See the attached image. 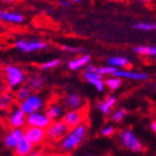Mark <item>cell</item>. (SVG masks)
<instances>
[{"label":"cell","mask_w":156,"mask_h":156,"mask_svg":"<svg viewBox=\"0 0 156 156\" xmlns=\"http://www.w3.org/2000/svg\"><path fill=\"white\" fill-rule=\"evenodd\" d=\"M86 132H87V128L84 125H80L78 127L72 128L69 131V133L60 141V148L65 152L76 148L84 140Z\"/></svg>","instance_id":"cell-1"},{"label":"cell","mask_w":156,"mask_h":156,"mask_svg":"<svg viewBox=\"0 0 156 156\" xmlns=\"http://www.w3.org/2000/svg\"><path fill=\"white\" fill-rule=\"evenodd\" d=\"M118 141L122 146H125L127 150L133 152L143 151V144L138 139V136L133 133L130 129H125L118 134Z\"/></svg>","instance_id":"cell-2"},{"label":"cell","mask_w":156,"mask_h":156,"mask_svg":"<svg viewBox=\"0 0 156 156\" xmlns=\"http://www.w3.org/2000/svg\"><path fill=\"white\" fill-rule=\"evenodd\" d=\"M70 131V127L63 120H55L46 129V138L50 141H61Z\"/></svg>","instance_id":"cell-3"},{"label":"cell","mask_w":156,"mask_h":156,"mask_svg":"<svg viewBox=\"0 0 156 156\" xmlns=\"http://www.w3.org/2000/svg\"><path fill=\"white\" fill-rule=\"evenodd\" d=\"M43 107H44V99L37 94H32L29 98L21 101V104H20V108L23 110L26 116L38 112Z\"/></svg>","instance_id":"cell-4"},{"label":"cell","mask_w":156,"mask_h":156,"mask_svg":"<svg viewBox=\"0 0 156 156\" xmlns=\"http://www.w3.org/2000/svg\"><path fill=\"white\" fill-rule=\"evenodd\" d=\"M5 73L7 83L10 87H16V86L21 85L25 80V74L23 73V71L16 66H5Z\"/></svg>","instance_id":"cell-5"},{"label":"cell","mask_w":156,"mask_h":156,"mask_svg":"<svg viewBox=\"0 0 156 156\" xmlns=\"http://www.w3.org/2000/svg\"><path fill=\"white\" fill-rule=\"evenodd\" d=\"M16 49L23 52H33L37 50H43L47 48V44L41 41H26V39H21L18 41L14 44Z\"/></svg>","instance_id":"cell-6"},{"label":"cell","mask_w":156,"mask_h":156,"mask_svg":"<svg viewBox=\"0 0 156 156\" xmlns=\"http://www.w3.org/2000/svg\"><path fill=\"white\" fill-rule=\"evenodd\" d=\"M51 123V120L46 115V112H35L26 117V125L29 127H37L47 129Z\"/></svg>","instance_id":"cell-7"},{"label":"cell","mask_w":156,"mask_h":156,"mask_svg":"<svg viewBox=\"0 0 156 156\" xmlns=\"http://www.w3.org/2000/svg\"><path fill=\"white\" fill-rule=\"evenodd\" d=\"M24 136L25 134L21 128H12V130L5 133V135L3 136V144L8 148H16Z\"/></svg>","instance_id":"cell-8"},{"label":"cell","mask_w":156,"mask_h":156,"mask_svg":"<svg viewBox=\"0 0 156 156\" xmlns=\"http://www.w3.org/2000/svg\"><path fill=\"white\" fill-rule=\"evenodd\" d=\"M26 116L23 110L19 108H13L8 116V123L11 128H22L26 123Z\"/></svg>","instance_id":"cell-9"},{"label":"cell","mask_w":156,"mask_h":156,"mask_svg":"<svg viewBox=\"0 0 156 156\" xmlns=\"http://www.w3.org/2000/svg\"><path fill=\"white\" fill-rule=\"evenodd\" d=\"M25 138H27L32 143L39 144L41 142L44 141L46 138V130L43 128H37V127H27L24 131Z\"/></svg>","instance_id":"cell-10"},{"label":"cell","mask_w":156,"mask_h":156,"mask_svg":"<svg viewBox=\"0 0 156 156\" xmlns=\"http://www.w3.org/2000/svg\"><path fill=\"white\" fill-rule=\"evenodd\" d=\"M63 121L72 129V128L82 125V121H83V114L76 109L68 110L65 114V116H63Z\"/></svg>","instance_id":"cell-11"},{"label":"cell","mask_w":156,"mask_h":156,"mask_svg":"<svg viewBox=\"0 0 156 156\" xmlns=\"http://www.w3.org/2000/svg\"><path fill=\"white\" fill-rule=\"evenodd\" d=\"M120 79H127V80H135V81H144L148 78V76L144 72H134L129 70H118L114 74Z\"/></svg>","instance_id":"cell-12"},{"label":"cell","mask_w":156,"mask_h":156,"mask_svg":"<svg viewBox=\"0 0 156 156\" xmlns=\"http://www.w3.org/2000/svg\"><path fill=\"white\" fill-rule=\"evenodd\" d=\"M65 105L70 109L79 110L83 106V99L78 93H69L65 97Z\"/></svg>","instance_id":"cell-13"},{"label":"cell","mask_w":156,"mask_h":156,"mask_svg":"<svg viewBox=\"0 0 156 156\" xmlns=\"http://www.w3.org/2000/svg\"><path fill=\"white\" fill-rule=\"evenodd\" d=\"M33 145L34 144L32 143L31 141L24 136L20 141V143L18 144V146L14 148L16 150V154L18 156H29L32 153V151H33Z\"/></svg>","instance_id":"cell-14"},{"label":"cell","mask_w":156,"mask_h":156,"mask_svg":"<svg viewBox=\"0 0 156 156\" xmlns=\"http://www.w3.org/2000/svg\"><path fill=\"white\" fill-rule=\"evenodd\" d=\"M65 109H63V106L60 104H52L50 105L46 110V115L49 117V119L51 121H55V120H59L61 117L65 116Z\"/></svg>","instance_id":"cell-15"},{"label":"cell","mask_w":156,"mask_h":156,"mask_svg":"<svg viewBox=\"0 0 156 156\" xmlns=\"http://www.w3.org/2000/svg\"><path fill=\"white\" fill-rule=\"evenodd\" d=\"M0 19L2 21L9 22V23H22L24 20L23 16L19 12H10V11H1Z\"/></svg>","instance_id":"cell-16"},{"label":"cell","mask_w":156,"mask_h":156,"mask_svg":"<svg viewBox=\"0 0 156 156\" xmlns=\"http://www.w3.org/2000/svg\"><path fill=\"white\" fill-rule=\"evenodd\" d=\"M117 98L114 95H110V96L107 97L105 101H99L98 105H97V108L101 112H103L104 115H108L112 110V108L114 107V105L116 104Z\"/></svg>","instance_id":"cell-17"},{"label":"cell","mask_w":156,"mask_h":156,"mask_svg":"<svg viewBox=\"0 0 156 156\" xmlns=\"http://www.w3.org/2000/svg\"><path fill=\"white\" fill-rule=\"evenodd\" d=\"M90 60H91V57L89 55H83V56H80V57L76 58V59H72L71 61H69L68 63V67L70 70H79L81 69L82 67L86 66L87 63L90 62Z\"/></svg>","instance_id":"cell-18"},{"label":"cell","mask_w":156,"mask_h":156,"mask_svg":"<svg viewBox=\"0 0 156 156\" xmlns=\"http://www.w3.org/2000/svg\"><path fill=\"white\" fill-rule=\"evenodd\" d=\"M107 62L109 66H112L115 68H125L129 65V60L126 57H120V56H115L107 60Z\"/></svg>","instance_id":"cell-19"},{"label":"cell","mask_w":156,"mask_h":156,"mask_svg":"<svg viewBox=\"0 0 156 156\" xmlns=\"http://www.w3.org/2000/svg\"><path fill=\"white\" fill-rule=\"evenodd\" d=\"M45 84V78L41 76H32L27 81V85L31 87L33 91L39 90Z\"/></svg>","instance_id":"cell-20"},{"label":"cell","mask_w":156,"mask_h":156,"mask_svg":"<svg viewBox=\"0 0 156 156\" xmlns=\"http://www.w3.org/2000/svg\"><path fill=\"white\" fill-rule=\"evenodd\" d=\"M133 51L141 55L156 57V46H138L133 48Z\"/></svg>","instance_id":"cell-21"},{"label":"cell","mask_w":156,"mask_h":156,"mask_svg":"<svg viewBox=\"0 0 156 156\" xmlns=\"http://www.w3.org/2000/svg\"><path fill=\"white\" fill-rule=\"evenodd\" d=\"M32 91H33V90H32L29 85L22 86V87H20V89H19L18 91H16V99H18L20 103H21V101H25L26 98H29L32 94H33V93H32Z\"/></svg>","instance_id":"cell-22"},{"label":"cell","mask_w":156,"mask_h":156,"mask_svg":"<svg viewBox=\"0 0 156 156\" xmlns=\"http://www.w3.org/2000/svg\"><path fill=\"white\" fill-rule=\"evenodd\" d=\"M105 83H106V86L108 89L112 90V91H115V90L119 89L120 85H121V79L118 78V76H112L105 81Z\"/></svg>","instance_id":"cell-23"},{"label":"cell","mask_w":156,"mask_h":156,"mask_svg":"<svg viewBox=\"0 0 156 156\" xmlns=\"http://www.w3.org/2000/svg\"><path fill=\"white\" fill-rule=\"evenodd\" d=\"M13 101V96L12 94L10 93H5L1 96V99H0V108L2 110L7 109Z\"/></svg>","instance_id":"cell-24"},{"label":"cell","mask_w":156,"mask_h":156,"mask_svg":"<svg viewBox=\"0 0 156 156\" xmlns=\"http://www.w3.org/2000/svg\"><path fill=\"white\" fill-rule=\"evenodd\" d=\"M133 27L141 31H156L155 23H135Z\"/></svg>","instance_id":"cell-25"},{"label":"cell","mask_w":156,"mask_h":156,"mask_svg":"<svg viewBox=\"0 0 156 156\" xmlns=\"http://www.w3.org/2000/svg\"><path fill=\"white\" fill-rule=\"evenodd\" d=\"M126 117V112L123 109H117L115 110L114 112L112 114V117L110 119L115 122H120V121H122Z\"/></svg>","instance_id":"cell-26"},{"label":"cell","mask_w":156,"mask_h":156,"mask_svg":"<svg viewBox=\"0 0 156 156\" xmlns=\"http://www.w3.org/2000/svg\"><path fill=\"white\" fill-rule=\"evenodd\" d=\"M89 83L92 84L98 92H103L105 86H106V83H105V81L103 79H94V80L89 81Z\"/></svg>","instance_id":"cell-27"},{"label":"cell","mask_w":156,"mask_h":156,"mask_svg":"<svg viewBox=\"0 0 156 156\" xmlns=\"http://www.w3.org/2000/svg\"><path fill=\"white\" fill-rule=\"evenodd\" d=\"M60 65V60L59 59H54V60H49V61H46L45 63H43L41 66L43 70H51L54 68L58 67Z\"/></svg>","instance_id":"cell-28"},{"label":"cell","mask_w":156,"mask_h":156,"mask_svg":"<svg viewBox=\"0 0 156 156\" xmlns=\"http://www.w3.org/2000/svg\"><path fill=\"white\" fill-rule=\"evenodd\" d=\"M103 76H101V74L95 72V71L86 70L85 72L83 73L84 80H86L87 82H89V81H91V80H94V79H103Z\"/></svg>","instance_id":"cell-29"},{"label":"cell","mask_w":156,"mask_h":156,"mask_svg":"<svg viewBox=\"0 0 156 156\" xmlns=\"http://www.w3.org/2000/svg\"><path fill=\"white\" fill-rule=\"evenodd\" d=\"M115 132V127L114 126H106L101 129V134L105 136H110L112 134H114Z\"/></svg>","instance_id":"cell-30"},{"label":"cell","mask_w":156,"mask_h":156,"mask_svg":"<svg viewBox=\"0 0 156 156\" xmlns=\"http://www.w3.org/2000/svg\"><path fill=\"white\" fill-rule=\"evenodd\" d=\"M65 50H67L68 52H80V51H82L81 48H76V47H70V46H66Z\"/></svg>","instance_id":"cell-31"},{"label":"cell","mask_w":156,"mask_h":156,"mask_svg":"<svg viewBox=\"0 0 156 156\" xmlns=\"http://www.w3.org/2000/svg\"><path fill=\"white\" fill-rule=\"evenodd\" d=\"M60 5H63V7H69L70 2H69V1H60Z\"/></svg>","instance_id":"cell-32"},{"label":"cell","mask_w":156,"mask_h":156,"mask_svg":"<svg viewBox=\"0 0 156 156\" xmlns=\"http://www.w3.org/2000/svg\"><path fill=\"white\" fill-rule=\"evenodd\" d=\"M152 129H153V131L156 133V120L152 122Z\"/></svg>","instance_id":"cell-33"},{"label":"cell","mask_w":156,"mask_h":156,"mask_svg":"<svg viewBox=\"0 0 156 156\" xmlns=\"http://www.w3.org/2000/svg\"><path fill=\"white\" fill-rule=\"evenodd\" d=\"M70 1H72V2H81L82 0H70Z\"/></svg>","instance_id":"cell-34"},{"label":"cell","mask_w":156,"mask_h":156,"mask_svg":"<svg viewBox=\"0 0 156 156\" xmlns=\"http://www.w3.org/2000/svg\"><path fill=\"white\" fill-rule=\"evenodd\" d=\"M1 1H7V2H10V1H12V0H1Z\"/></svg>","instance_id":"cell-35"},{"label":"cell","mask_w":156,"mask_h":156,"mask_svg":"<svg viewBox=\"0 0 156 156\" xmlns=\"http://www.w3.org/2000/svg\"><path fill=\"white\" fill-rule=\"evenodd\" d=\"M140 1H142V2H147L148 0H140Z\"/></svg>","instance_id":"cell-36"},{"label":"cell","mask_w":156,"mask_h":156,"mask_svg":"<svg viewBox=\"0 0 156 156\" xmlns=\"http://www.w3.org/2000/svg\"><path fill=\"white\" fill-rule=\"evenodd\" d=\"M36 156H49V155H41V154H38V155H36Z\"/></svg>","instance_id":"cell-37"},{"label":"cell","mask_w":156,"mask_h":156,"mask_svg":"<svg viewBox=\"0 0 156 156\" xmlns=\"http://www.w3.org/2000/svg\"><path fill=\"white\" fill-rule=\"evenodd\" d=\"M86 156H90V155H86Z\"/></svg>","instance_id":"cell-38"}]
</instances>
